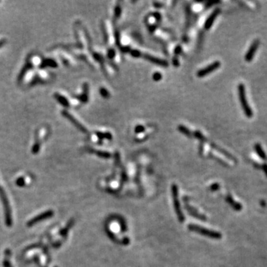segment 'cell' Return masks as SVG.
Masks as SVG:
<instances>
[{
  "mask_svg": "<svg viewBox=\"0 0 267 267\" xmlns=\"http://www.w3.org/2000/svg\"><path fill=\"white\" fill-rule=\"evenodd\" d=\"M238 93H239V99H240V104L242 105L243 110L244 111L245 114L247 117H252L253 115L252 109L247 102L246 96V90L245 86L243 84H240L238 85Z\"/></svg>",
  "mask_w": 267,
  "mask_h": 267,
  "instance_id": "1",
  "label": "cell"
},
{
  "mask_svg": "<svg viewBox=\"0 0 267 267\" xmlns=\"http://www.w3.org/2000/svg\"><path fill=\"white\" fill-rule=\"evenodd\" d=\"M0 196H1V200H2V202H3V205H4L6 223H7V225L10 226L12 223L11 214H10V206H9L8 201H7V197H6L5 194H4V191H3V189L1 188H0Z\"/></svg>",
  "mask_w": 267,
  "mask_h": 267,
  "instance_id": "2",
  "label": "cell"
},
{
  "mask_svg": "<svg viewBox=\"0 0 267 267\" xmlns=\"http://www.w3.org/2000/svg\"><path fill=\"white\" fill-rule=\"evenodd\" d=\"M220 66V62H218V61L213 62V63H212L211 65H209V66L206 67V68H204L203 69L200 70V71L197 72V76H198L199 77H204V76L212 73V71H214V70L217 69Z\"/></svg>",
  "mask_w": 267,
  "mask_h": 267,
  "instance_id": "3",
  "label": "cell"
},
{
  "mask_svg": "<svg viewBox=\"0 0 267 267\" xmlns=\"http://www.w3.org/2000/svg\"><path fill=\"white\" fill-rule=\"evenodd\" d=\"M52 215H53V212H52V211H47V212H43V213L37 215L36 217H34L33 219H31V220L28 223V226H32L34 224L37 223L41 222V221L47 219V218L50 217Z\"/></svg>",
  "mask_w": 267,
  "mask_h": 267,
  "instance_id": "4",
  "label": "cell"
},
{
  "mask_svg": "<svg viewBox=\"0 0 267 267\" xmlns=\"http://www.w3.org/2000/svg\"><path fill=\"white\" fill-rule=\"evenodd\" d=\"M259 44H260L259 40L258 39L254 40V42H252V44H251L250 47H249V50H248L246 56H245V59H246V62H251V61L252 60V59H253L255 53H256L257 50H258Z\"/></svg>",
  "mask_w": 267,
  "mask_h": 267,
  "instance_id": "5",
  "label": "cell"
},
{
  "mask_svg": "<svg viewBox=\"0 0 267 267\" xmlns=\"http://www.w3.org/2000/svg\"><path fill=\"white\" fill-rule=\"evenodd\" d=\"M62 115L64 116V117H66V118L68 119V120H69V121H71V123H72L73 124H74V125H75L76 127L77 128L80 129V130L82 132H83V133H87V129H86L84 127V126L80 124V123H79V122L77 121V120H76V119L74 118V117H73L72 115H71V114H70L68 112V111H62Z\"/></svg>",
  "mask_w": 267,
  "mask_h": 267,
  "instance_id": "6",
  "label": "cell"
},
{
  "mask_svg": "<svg viewBox=\"0 0 267 267\" xmlns=\"http://www.w3.org/2000/svg\"><path fill=\"white\" fill-rule=\"evenodd\" d=\"M220 12V10L219 9H216V10L209 16V17L208 18V19L206 20V23H205V28H206V29H209V28L212 27V24L214 22L215 19H216V17L217 16V15L219 14Z\"/></svg>",
  "mask_w": 267,
  "mask_h": 267,
  "instance_id": "7",
  "label": "cell"
},
{
  "mask_svg": "<svg viewBox=\"0 0 267 267\" xmlns=\"http://www.w3.org/2000/svg\"><path fill=\"white\" fill-rule=\"evenodd\" d=\"M145 58L147 59V60L150 61V62H153V63L157 64V65H163V66H167V63H166V62H165V61L161 60V59H157V58L153 57V56H148V55H147V56H145Z\"/></svg>",
  "mask_w": 267,
  "mask_h": 267,
  "instance_id": "8",
  "label": "cell"
},
{
  "mask_svg": "<svg viewBox=\"0 0 267 267\" xmlns=\"http://www.w3.org/2000/svg\"><path fill=\"white\" fill-rule=\"evenodd\" d=\"M55 98L56 99V100L59 102L62 105H63L64 107H68L69 106V102H68V99L65 97V96H62L61 94L59 93H55L54 94Z\"/></svg>",
  "mask_w": 267,
  "mask_h": 267,
  "instance_id": "9",
  "label": "cell"
},
{
  "mask_svg": "<svg viewBox=\"0 0 267 267\" xmlns=\"http://www.w3.org/2000/svg\"><path fill=\"white\" fill-rule=\"evenodd\" d=\"M57 63L55 60L52 59H44L42 62L41 65V68H44V67H51V68H56L57 67Z\"/></svg>",
  "mask_w": 267,
  "mask_h": 267,
  "instance_id": "10",
  "label": "cell"
},
{
  "mask_svg": "<svg viewBox=\"0 0 267 267\" xmlns=\"http://www.w3.org/2000/svg\"><path fill=\"white\" fill-rule=\"evenodd\" d=\"M32 66H33V65H31V64H30V63L26 64V65H25V67H24V68H22V71H21L20 74H19V77H18V80H19V81H21V80H22V79H23L24 76H25V74H26L27 71H28L29 69H31V68H32Z\"/></svg>",
  "mask_w": 267,
  "mask_h": 267,
  "instance_id": "11",
  "label": "cell"
},
{
  "mask_svg": "<svg viewBox=\"0 0 267 267\" xmlns=\"http://www.w3.org/2000/svg\"><path fill=\"white\" fill-rule=\"evenodd\" d=\"M255 149H256L257 153L259 154V156L261 157V158H263V159L266 158V155H265V153H264V151H263L262 148H261V146L259 145V144H257V145H255Z\"/></svg>",
  "mask_w": 267,
  "mask_h": 267,
  "instance_id": "12",
  "label": "cell"
},
{
  "mask_svg": "<svg viewBox=\"0 0 267 267\" xmlns=\"http://www.w3.org/2000/svg\"><path fill=\"white\" fill-rule=\"evenodd\" d=\"M179 128L182 133L185 134H186V135H189V131H188L185 127H183V126H179Z\"/></svg>",
  "mask_w": 267,
  "mask_h": 267,
  "instance_id": "13",
  "label": "cell"
},
{
  "mask_svg": "<svg viewBox=\"0 0 267 267\" xmlns=\"http://www.w3.org/2000/svg\"><path fill=\"white\" fill-rule=\"evenodd\" d=\"M39 143H35L34 144V146H33V149H32V151H33V153H34V154H35V153H37L39 151Z\"/></svg>",
  "mask_w": 267,
  "mask_h": 267,
  "instance_id": "14",
  "label": "cell"
},
{
  "mask_svg": "<svg viewBox=\"0 0 267 267\" xmlns=\"http://www.w3.org/2000/svg\"><path fill=\"white\" fill-rule=\"evenodd\" d=\"M100 93H101V94H102V96H104V97L107 98V97H108V96H109V93H108V92L106 90H105V89H104V88L101 89Z\"/></svg>",
  "mask_w": 267,
  "mask_h": 267,
  "instance_id": "15",
  "label": "cell"
},
{
  "mask_svg": "<svg viewBox=\"0 0 267 267\" xmlns=\"http://www.w3.org/2000/svg\"><path fill=\"white\" fill-rule=\"evenodd\" d=\"M153 79L154 80H156V81H158V80H160L161 79V74H159V73H156V74H154L153 75Z\"/></svg>",
  "mask_w": 267,
  "mask_h": 267,
  "instance_id": "16",
  "label": "cell"
},
{
  "mask_svg": "<svg viewBox=\"0 0 267 267\" xmlns=\"http://www.w3.org/2000/svg\"><path fill=\"white\" fill-rule=\"evenodd\" d=\"M131 53L132 56H134V57H138V56H140V52H139L138 50H133V51H131Z\"/></svg>",
  "mask_w": 267,
  "mask_h": 267,
  "instance_id": "17",
  "label": "cell"
},
{
  "mask_svg": "<svg viewBox=\"0 0 267 267\" xmlns=\"http://www.w3.org/2000/svg\"><path fill=\"white\" fill-rule=\"evenodd\" d=\"M144 130V127L142 126H137L136 128V132H141V131H143Z\"/></svg>",
  "mask_w": 267,
  "mask_h": 267,
  "instance_id": "18",
  "label": "cell"
},
{
  "mask_svg": "<svg viewBox=\"0 0 267 267\" xmlns=\"http://www.w3.org/2000/svg\"><path fill=\"white\" fill-rule=\"evenodd\" d=\"M5 42H6V40H5V39H1V40H0V47H1V46L4 45V44H5Z\"/></svg>",
  "mask_w": 267,
  "mask_h": 267,
  "instance_id": "19",
  "label": "cell"
}]
</instances>
